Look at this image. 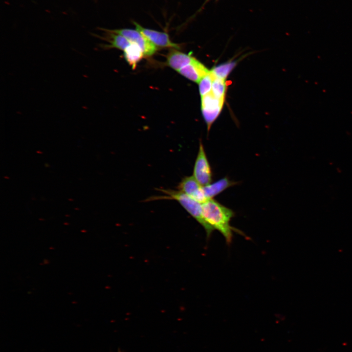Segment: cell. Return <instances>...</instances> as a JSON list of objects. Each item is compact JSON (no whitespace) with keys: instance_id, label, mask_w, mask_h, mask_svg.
Listing matches in <instances>:
<instances>
[{"instance_id":"6da1fadb","label":"cell","mask_w":352,"mask_h":352,"mask_svg":"<svg viewBox=\"0 0 352 352\" xmlns=\"http://www.w3.org/2000/svg\"><path fill=\"white\" fill-rule=\"evenodd\" d=\"M202 215L207 224L214 231H219L225 238L226 243H231L233 232H240L230 225L235 216L234 211L213 199L202 203Z\"/></svg>"},{"instance_id":"7a4b0ae2","label":"cell","mask_w":352,"mask_h":352,"mask_svg":"<svg viewBox=\"0 0 352 352\" xmlns=\"http://www.w3.org/2000/svg\"><path fill=\"white\" fill-rule=\"evenodd\" d=\"M165 196L159 199L176 200L204 228L207 236L209 237L213 230L207 224L202 215V203L193 199L179 190L160 189Z\"/></svg>"},{"instance_id":"3957f363","label":"cell","mask_w":352,"mask_h":352,"mask_svg":"<svg viewBox=\"0 0 352 352\" xmlns=\"http://www.w3.org/2000/svg\"><path fill=\"white\" fill-rule=\"evenodd\" d=\"M193 176L202 186L212 183L213 173L204 146L200 140L198 153L195 162Z\"/></svg>"},{"instance_id":"277c9868","label":"cell","mask_w":352,"mask_h":352,"mask_svg":"<svg viewBox=\"0 0 352 352\" xmlns=\"http://www.w3.org/2000/svg\"><path fill=\"white\" fill-rule=\"evenodd\" d=\"M224 101L217 98L211 91L201 97V110L207 125L208 132L219 115Z\"/></svg>"},{"instance_id":"5b68a950","label":"cell","mask_w":352,"mask_h":352,"mask_svg":"<svg viewBox=\"0 0 352 352\" xmlns=\"http://www.w3.org/2000/svg\"><path fill=\"white\" fill-rule=\"evenodd\" d=\"M111 30L124 36L132 43L137 44L142 49L144 57L151 56L157 50V47L136 29L123 28Z\"/></svg>"},{"instance_id":"8992f818","label":"cell","mask_w":352,"mask_h":352,"mask_svg":"<svg viewBox=\"0 0 352 352\" xmlns=\"http://www.w3.org/2000/svg\"><path fill=\"white\" fill-rule=\"evenodd\" d=\"M132 23L135 29L142 33L156 47L179 49V45L171 41L167 32L145 28L134 21Z\"/></svg>"},{"instance_id":"52a82bcc","label":"cell","mask_w":352,"mask_h":352,"mask_svg":"<svg viewBox=\"0 0 352 352\" xmlns=\"http://www.w3.org/2000/svg\"><path fill=\"white\" fill-rule=\"evenodd\" d=\"M177 188L178 190L201 203L208 200L204 195L203 186L193 176L184 177L179 183Z\"/></svg>"},{"instance_id":"ba28073f","label":"cell","mask_w":352,"mask_h":352,"mask_svg":"<svg viewBox=\"0 0 352 352\" xmlns=\"http://www.w3.org/2000/svg\"><path fill=\"white\" fill-rule=\"evenodd\" d=\"M178 72L186 78L198 83L210 71L195 59L191 63L183 67Z\"/></svg>"},{"instance_id":"9c48e42d","label":"cell","mask_w":352,"mask_h":352,"mask_svg":"<svg viewBox=\"0 0 352 352\" xmlns=\"http://www.w3.org/2000/svg\"><path fill=\"white\" fill-rule=\"evenodd\" d=\"M237 183V182L231 180L227 176H225L213 183L203 186V190L206 198L208 200L213 199L226 189Z\"/></svg>"},{"instance_id":"30bf717a","label":"cell","mask_w":352,"mask_h":352,"mask_svg":"<svg viewBox=\"0 0 352 352\" xmlns=\"http://www.w3.org/2000/svg\"><path fill=\"white\" fill-rule=\"evenodd\" d=\"M196 58L191 54H187L173 49L168 53L167 57L168 65L178 71L179 70L191 63Z\"/></svg>"},{"instance_id":"8fae6325","label":"cell","mask_w":352,"mask_h":352,"mask_svg":"<svg viewBox=\"0 0 352 352\" xmlns=\"http://www.w3.org/2000/svg\"><path fill=\"white\" fill-rule=\"evenodd\" d=\"M124 55L126 61L134 69L137 64L144 57L141 48L136 44L132 43L124 50Z\"/></svg>"},{"instance_id":"7c38bea8","label":"cell","mask_w":352,"mask_h":352,"mask_svg":"<svg viewBox=\"0 0 352 352\" xmlns=\"http://www.w3.org/2000/svg\"><path fill=\"white\" fill-rule=\"evenodd\" d=\"M235 62H230L222 64L214 67L210 70L215 77L225 80L228 74L235 66Z\"/></svg>"},{"instance_id":"4fadbf2b","label":"cell","mask_w":352,"mask_h":352,"mask_svg":"<svg viewBox=\"0 0 352 352\" xmlns=\"http://www.w3.org/2000/svg\"><path fill=\"white\" fill-rule=\"evenodd\" d=\"M226 89L225 80L214 76L211 90L212 93L217 98L224 101Z\"/></svg>"},{"instance_id":"5bb4252c","label":"cell","mask_w":352,"mask_h":352,"mask_svg":"<svg viewBox=\"0 0 352 352\" xmlns=\"http://www.w3.org/2000/svg\"><path fill=\"white\" fill-rule=\"evenodd\" d=\"M213 79L214 76L210 71L209 73L199 81V91L201 97L211 91Z\"/></svg>"},{"instance_id":"9a60e30c","label":"cell","mask_w":352,"mask_h":352,"mask_svg":"<svg viewBox=\"0 0 352 352\" xmlns=\"http://www.w3.org/2000/svg\"><path fill=\"white\" fill-rule=\"evenodd\" d=\"M210 0H205L204 2L203 3L202 5L201 6V7L197 11L196 13L192 16L191 17V19L193 17H195L196 15H197L198 14L199 12H200L202 10L203 8L204 7L205 5L209 2ZM215 1H218V0H214Z\"/></svg>"},{"instance_id":"2e32d148","label":"cell","mask_w":352,"mask_h":352,"mask_svg":"<svg viewBox=\"0 0 352 352\" xmlns=\"http://www.w3.org/2000/svg\"><path fill=\"white\" fill-rule=\"evenodd\" d=\"M118 352H122L119 349Z\"/></svg>"}]
</instances>
